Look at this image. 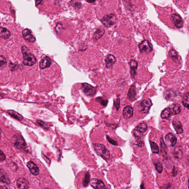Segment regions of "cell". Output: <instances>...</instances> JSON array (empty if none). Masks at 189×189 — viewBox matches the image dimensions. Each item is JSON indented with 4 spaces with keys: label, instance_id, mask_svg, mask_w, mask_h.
I'll list each match as a JSON object with an SVG mask.
<instances>
[{
    "label": "cell",
    "instance_id": "obj_1",
    "mask_svg": "<svg viewBox=\"0 0 189 189\" xmlns=\"http://www.w3.org/2000/svg\"><path fill=\"white\" fill-rule=\"evenodd\" d=\"M21 50L23 54V64L26 66L34 65L37 61L34 55L29 52V50L25 46H23Z\"/></svg>",
    "mask_w": 189,
    "mask_h": 189
},
{
    "label": "cell",
    "instance_id": "obj_2",
    "mask_svg": "<svg viewBox=\"0 0 189 189\" xmlns=\"http://www.w3.org/2000/svg\"><path fill=\"white\" fill-rule=\"evenodd\" d=\"M181 110V107L179 104H175L171 107L165 109L162 111L161 117L163 119H168L171 116L176 115L180 113Z\"/></svg>",
    "mask_w": 189,
    "mask_h": 189
},
{
    "label": "cell",
    "instance_id": "obj_3",
    "mask_svg": "<svg viewBox=\"0 0 189 189\" xmlns=\"http://www.w3.org/2000/svg\"><path fill=\"white\" fill-rule=\"evenodd\" d=\"M11 143L15 148L18 149H23L26 146L23 138L19 134H16L13 136L11 139Z\"/></svg>",
    "mask_w": 189,
    "mask_h": 189
},
{
    "label": "cell",
    "instance_id": "obj_4",
    "mask_svg": "<svg viewBox=\"0 0 189 189\" xmlns=\"http://www.w3.org/2000/svg\"><path fill=\"white\" fill-rule=\"evenodd\" d=\"M94 148L97 153L105 160H108L110 159V152L103 144H94Z\"/></svg>",
    "mask_w": 189,
    "mask_h": 189
},
{
    "label": "cell",
    "instance_id": "obj_5",
    "mask_svg": "<svg viewBox=\"0 0 189 189\" xmlns=\"http://www.w3.org/2000/svg\"><path fill=\"white\" fill-rule=\"evenodd\" d=\"M117 21V16L113 13L105 15L101 20L103 25L108 28H110L115 25Z\"/></svg>",
    "mask_w": 189,
    "mask_h": 189
},
{
    "label": "cell",
    "instance_id": "obj_6",
    "mask_svg": "<svg viewBox=\"0 0 189 189\" xmlns=\"http://www.w3.org/2000/svg\"><path fill=\"white\" fill-rule=\"evenodd\" d=\"M152 105V103L151 99H144L141 101L139 105V110L141 113H148Z\"/></svg>",
    "mask_w": 189,
    "mask_h": 189
},
{
    "label": "cell",
    "instance_id": "obj_7",
    "mask_svg": "<svg viewBox=\"0 0 189 189\" xmlns=\"http://www.w3.org/2000/svg\"><path fill=\"white\" fill-rule=\"evenodd\" d=\"M139 50L140 52L148 54L152 50V44L148 40H143L139 45Z\"/></svg>",
    "mask_w": 189,
    "mask_h": 189
},
{
    "label": "cell",
    "instance_id": "obj_8",
    "mask_svg": "<svg viewBox=\"0 0 189 189\" xmlns=\"http://www.w3.org/2000/svg\"><path fill=\"white\" fill-rule=\"evenodd\" d=\"M81 89L84 94L88 96H94L96 93L95 88L88 83H82Z\"/></svg>",
    "mask_w": 189,
    "mask_h": 189
},
{
    "label": "cell",
    "instance_id": "obj_9",
    "mask_svg": "<svg viewBox=\"0 0 189 189\" xmlns=\"http://www.w3.org/2000/svg\"><path fill=\"white\" fill-rule=\"evenodd\" d=\"M23 37L26 41L30 43H34L36 41V38L33 36L32 31L28 29H24L22 32Z\"/></svg>",
    "mask_w": 189,
    "mask_h": 189
},
{
    "label": "cell",
    "instance_id": "obj_10",
    "mask_svg": "<svg viewBox=\"0 0 189 189\" xmlns=\"http://www.w3.org/2000/svg\"><path fill=\"white\" fill-rule=\"evenodd\" d=\"M171 20L173 23L178 29L182 28L183 26V19L179 15L176 14H172L171 15Z\"/></svg>",
    "mask_w": 189,
    "mask_h": 189
},
{
    "label": "cell",
    "instance_id": "obj_11",
    "mask_svg": "<svg viewBox=\"0 0 189 189\" xmlns=\"http://www.w3.org/2000/svg\"><path fill=\"white\" fill-rule=\"evenodd\" d=\"M105 61L106 68H110L117 61V59L113 55L109 54L106 56Z\"/></svg>",
    "mask_w": 189,
    "mask_h": 189
},
{
    "label": "cell",
    "instance_id": "obj_12",
    "mask_svg": "<svg viewBox=\"0 0 189 189\" xmlns=\"http://www.w3.org/2000/svg\"><path fill=\"white\" fill-rule=\"evenodd\" d=\"M90 184L92 187L95 189H103L105 187V185L103 181L97 179H92L90 182Z\"/></svg>",
    "mask_w": 189,
    "mask_h": 189
},
{
    "label": "cell",
    "instance_id": "obj_13",
    "mask_svg": "<svg viewBox=\"0 0 189 189\" xmlns=\"http://www.w3.org/2000/svg\"><path fill=\"white\" fill-rule=\"evenodd\" d=\"M52 60L48 57H45L41 60L40 62V68L42 70L46 68H48L52 64Z\"/></svg>",
    "mask_w": 189,
    "mask_h": 189
},
{
    "label": "cell",
    "instance_id": "obj_14",
    "mask_svg": "<svg viewBox=\"0 0 189 189\" xmlns=\"http://www.w3.org/2000/svg\"><path fill=\"white\" fill-rule=\"evenodd\" d=\"M27 166L29 168L30 172L33 175H39L40 170L37 165L35 164L33 162L31 161L28 162L27 163Z\"/></svg>",
    "mask_w": 189,
    "mask_h": 189
},
{
    "label": "cell",
    "instance_id": "obj_15",
    "mask_svg": "<svg viewBox=\"0 0 189 189\" xmlns=\"http://www.w3.org/2000/svg\"><path fill=\"white\" fill-rule=\"evenodd\" d=\"M29 181L23 178H19L17 181V188L20 189H28L29 188Z\"/></svg>",
    "mask_w": 189,
    "mask_h": 189
},
{
    "label": "cell",
    "instance_id": "obj_16",
    "mask_svg": "<svg viewBox=\"0 0 189 189\" xmlns=\"http://www.w3.org/2000/svg\"><path fill=\"white\" fill-rule=\"evenodd\" d=\"M165 139L167 143L170 146H175L177 143V138L172 133H170L167 134Z\"/></svg>",
    "mask_w": 189,
    "mask_h": 189
},
{
    "label": "cell",
    "instance_id": "obj_17",
    "mask_svg": "<svg viewBox=\"0 0 189 189\" xmlns=\"http://www.w3.org/2000/svg\"><path fill=\"white\" fill-rule=\"evenodd\" d=\"M173 126L177 134H180L183 132L181 123L177 120H174L172 122Z\"/></svg>",
    "mask_w": 189,
    "mask_h": 189
},
{
    "label": "cell",
    "instance_id": "obj_18",
    "mask_svg": "<svg viewBox=\"0 0 189 189\" xmlns=\"http://www.w3.org/2000/svg\"><path fill=\"white\" fill-rule=\"evenodd\" d=\"M105 31L103 27H99L97 28L93 36V39L94 40H98L100 39L104 34Z\"/></svg>",
    "mask_w": 189,
    "mask_h": 189
},
{
    "label": "cell",
    "instance_id": "obj_19",
    "mask_svg": "<svg viewBox=\"0 0 189 189\" xmlns=\"http://www.w3.org/2000/svg\"><path fill=\"white\" fill-rule=\"evenodd\" d=\"M133 113V109L132 106H128L124 108L123 115L126 118H130L132 117Z\"/></svg>",
    "mask_w": 189,
    "mask_h": 189
},
{
    "label": "cell",
    "instance_id": "obj_20",
    "mask_svg": "<svg viewBox=\"0 0 189 189\" xmlns=\"http://www.w3.org/2000/svg\"><path fill=\"white\" fill-rule=\"evenodd\" d=\"M136 91L135 86L132 85L130 88L128 94V98L131 101H135L136 99Z\"/></svg>",
    "mask_w": 189,
    "mask_h": 189
},
{
    "label": "cell",
    "instance_id": "obj_21",
    "mask_svg": "<svg viewBox=\"0 0 189 189\" xmlns=\"http://www.w3.org/2000/svg\"><path fill=\"white\" fill-rule=\"evenodd\" d=\"M130 72L132 77H134L136 74L138 66V63L136 60H132L130 63Z\"/></svg>",
    "mask_w": 189,
    "mask_h": 189
},
{
    "label": "cell",
    "instance_id": "obj_22",
    "mask_svg": "<svg viewBox=\"0 0 189 189\" xmlns=\"http://www.w3.org/2000/svg\"><path fill=\"white\" fill-rule=\"evenodd\" d=\"M176 93L172 90H168L165 92L164 97L169 101H172L176 97Z\"/></svg>",
    "mask_w": 189,
    "mask_h": 189
},
{
    "label": "cell",
    "instance_id": "obj_23",
    "mask_svg": "<svg viewBox=\"0 0 189 189\" xmlns=\"http://www.w3.org/2000/svg\"><path fill=\"white\" fill-rule=\"evenodd\" d=\"M173 155L177 159H181V158L183 155V148L181 146L176 147L173 152Z\"/></svg>",
    "mask_w": 189,
    "mask_h": 189
},
{
    "label": "cell",
    "instance_id": "obj_24",
    "mask_svg": "<svg viewBox=\"0 0 189 189\" xmlns=\"http://www.w3.org/2000/svg\"><path fill=\"white\" fill-rule=\"evenodd\" d=\"M10 36L11 34L9 30L6 28L1 27L0 29V36L2 38L6 40L9 39Z\"/></svg>",
    "mask_w": 189,
    "mask_h": 189
},
{
    "label": "cell",
    "instance_id": "obj_25",
    "mask_svg": "<svg viewBox=\"0 0 189 189\" xmlns=\"http://www.w3.org/2000/svg\"><path fill=\"white\" fill-rule=\"evenodd\" d=\"M8 113L13 118L18 121H21L23 119V117L22 115L14 110H8Z\"/></svg>",
    "mask_w": 189,
    "mask_h": 189
},
{
    "label": "cell",
    "instance_id": "obj_26",
    "mask_svg": "<svg viewBox=\"0 0 189 189\" xmlns=\"http://www.w3.org/2000/svg\"><path fill=\"white\" fill-rule=\"evenodd\" d=\"M182 102L184 107L189 109V92L185 93L182 99Z\"/></svg>",
    "mask_w": 189,
    "mask_h": 189
},
{
    "label": "cell",
    "instance_id": "obj_27",
    "mask_svg": "<svg viewBox=\"0 0 189 189\" xmlns=\"http://www.w3.org/2000/svg\"><path fill=\"white\" fill-rule=\"evenodd\" d=\"M148 126L145 123H141L137 126V130L140 133H143L146 131Z\"/></svg>",
    "mask_w": 189,
    "mask_h": 189
},
{
    "label": "cell",
    "instance_id": "obj_28",
    "mask_svg": "<svg viewBox=\"0 0 189 189\" xmlns=\"http://www.w3.org/2000/svg\"><path fill=\"white\" fill-rule=\"evenodd\" d=\"M161 152L162 153L163 156L166 157L167 156L168 150L165 144L163 139H161Z\"/></svg>",
    "mask_w": 189,
    "mask_h": 189
},
{
    "label": "cell",
    "instance_id": "obj_29",
    "mask_svg": "<svg viewBox=\"0 0 189 189\" xmlns=\"http://www.w3.org/2000/svg\"><path fill=\"white\" fill-rule=\"evenodd\" d=\"M169 55L174 61H177L179 59L178 54L175 50L173 49L170 50L169 52Z\"/></svg>",
    "mask_w": 189,
    "mask_h": 189
},
{
    "label": "cell",
    "instance_id": "obj_30",
    "mask_svg": "<svg viewBox=\"0 0 189 189\" xmlns=\"http://www.w3.org/2000/svg\"><path fill=\"white\" fill-rule=\"evenodd\" d=\"M151 150L153 153L158 154L159 152V149L158 146L156 143L153 141L150 142Z\"/></svg>",
    "mask_w": 189,
    "mask_h": 189
},
{
    "label": "cell",
    "instance_id": "obj_31",
    "mask_svg": "<svg viewBox=\"0 0 189 189\" xmlns=\"http://www.w3.org/2000/svg\"><path fill=\"white\" fill-rule=\"evenodd\" d=\"M1 181L3 183L9 184L10 183V180L9 178L6 177V175H5L4 172H2V170L1 171Z\"/></svg>",
    "mask_w": 189,
    "mask_h": 189
},
{
    "label": "cell",
    "instance_id": "obj_32",
    "mask_svg": "<svg viewBox=\"0 0 189 189\" xmlns=\"http://www.w3.org/2000/svg\"><path fill=\"white\" fill-rule=\"evenodd\" d=\"M90 175L89 172H86L85 175L84 179L83 181V187H86L90 183Z\"/></svg>",
    "mask_w": 189,
    "mask_h": 189
},
{
    "label": "cell",
    "instance_id": "obj_33",
    "mask_svg": "<svg viewBox=\"0 0 189 189\" xmlns=\"http://www.w3.org/2000/svg\"><path fill=\"white\" fill-rule=\"evenodd\" d=\"M155 168L157 171L159 173H161L163 170L162 164L160 161H158L155 163Z\"/></svg>",
    "mask_w": 189,
    "mask_h": 189
},
{
    "label": "cell",
    "instance_id": "obj_34",
    "mask_svg": "<svg viewBox=\"0 0 189 189\" xmlns=\"http://www.w3.org/2000/svg\"><path fill=\"white\" fill-rule=\"evenodd\" d=\"M71 3L73 6L77 8H80L81 6L80 0H72Z\"/></svg>",
    "mask_w": 189,
    "mask_h": 189
},
{
    "label": "cell",
    "instance_id": "obj_35",
    "mask_svg": "<svg viewBox=\"0 0 189 189\" xmlns=\"http://www.w3.org/2000/svg\"><path fill=\"white\" fill-rule=\"evenodd\" d=\"M97 101L99 102L101 104V105L104 106H106L107 105L108 102L107 100H105L101 97H98L96 99Z\"/></svg>",
    "mask_w": 189,
    "mask_h": 189
},
{
    "label": "cell",
    "instance_id": "obj_36",
    "mask_svg": "<svg viewBox=\"0 0 189 189\" xmlns=\"http://www.w3.org/2000/svg\"><path fill=\"white\" fill-rule=\"evenodd\" d=\"M37 122L39 125L41 126L42 128H44V129H47L48 128V126L47 123L40 120H37Z\"/></svg>",
    "mask_w": 189,
    "mask_h": 189
},
{
    "label": "cell",
    "instance_id": "obj_37",
    "mask_svg": "<svg viewBox=\"0 0 189 189\" xmlns=\"http://www.w3.org/2000/svg\"><path fill=\"white\" fill-rule=\"evenodd\" d=\"M120 104V99L119 98H117L116 100L114 101V105L117 110L119 109Z\"/></svg>",
    "mask_w": 189,
    "mask_h": 189
},
{
    "label": "cell",
    "instance_id": "obj_38",
    "mask_svg": "<svg viewBox=\"0 0 189 189\" xmlns=\"http://www.w3.org/2000/svg\"><path fill=\"white\" fill-rule=\"evenodd\" d=\"M1 63H0V67H2L3 66L6 64L7 62L6 59H5L4 57L2 56H1Z\"/></svg>",
    "mask_w": 189,
    "mask_h": 189
},
{
    "label": "cell",
    "instance_id": "obj_39",
    "mask_svg": "<svg viewBox=\"0 0 189 189\" xmlns=\"http://www.w3.org/2000/svg\"><path fill=\"white\" fill-rule=\"evenodd\" d=\"M6 157L4 154L3 153L2 150L1 151V155H0V160L1 162L4 161L6 160Z\"/></svg>",
    "mask_w": 189,
    "mask_h": 189
},
{
    "label": "cell",
    "instance_id": "obj_40",
    "mask_svg": "<svg viewBox=\"0 0 189 189\" xmlns=\"http://www.w3.org/2000/svg\"><path fill=\"white\" fill-rule=\"evenodd\" d=\"M106 137H107L108 140L109 142H110V143L113 144V145H117V142L115 141L114 140H113L112 139L110 138L109 137V136H106Z\"/></svg>",
    "mask_w": 189,
    "mask_h": 189
},
{
    "label": "cell",
    "instance_id": "obj_41",
    "mask_svg": "<svg viewBox=\"0 0 189 189\" xmlns=\"http://www.w3.org/2000/svg\"><path fill=\"white\" fill-rule=\"evenodd\" d=\"M43 0H36V6H38L41 3Z\"/></svg>",
    "mask_w": 189,
    "mask_h": 189
},
{
    "label": "cell",
    "instance_id": "obj_42",
    "mask_svg": "<svg viewBox=\"0 0 189 189\" xmlns=\"http://www.w3.org/2000/svg\"><path fill=\"white\" fill-rule=\"evenodd\" d=\"M86 1L90 3H94L95 2L96 0H86Z\"/></svg>",
    "mask_w": 189,
    "mask_h": 189
},
{
    "label": "cell",
    "instance_id": "obj_43",
    "mask_svg": "<svg viewBox=\"0 0 189 189\" xmlns=\"http://www.w3.org/2000/svg\"><path fill=\"white\" fill-rule=\"evenodd\" d=\"M188 182H189V187H188V188H189V181H188Z\"/></svg>",
    "mask_w": 189,
    "mask_h": 189
}]
</instances>
